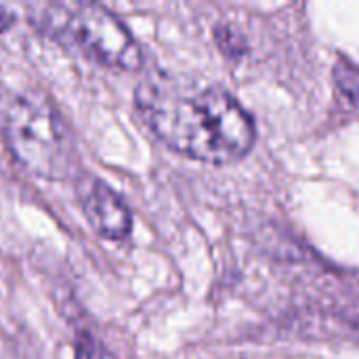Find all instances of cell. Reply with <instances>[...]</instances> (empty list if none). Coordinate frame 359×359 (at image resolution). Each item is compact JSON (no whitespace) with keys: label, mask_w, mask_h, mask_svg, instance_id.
Wrapping results in <instances>:
<instances>
[{"label":"cell","mask_w":359,"mask_h":359,"mask_svg":"<svg viewBox=\"0 0 359 359\" xmlns=\"http://www.w3.org/2000/svg\"><path fill=\"white\" fill-rule=\"evenodd\" d=\"M13 21H15V15L8 13V11H4V8L0 6V32H4L6 27H11Z\"/></svg>","instance_id":"7"},{"label":"cell","mask_w":359,"mask_h":359,"mask_svg":"<svg viewBox=\"0 0 359 359\" xmlns=\"http://www.w3.org/2000/svg\"><path fill=\"white\" fill-rule=\"evenodd\" d=\"M76 359H118L99 339L88 330H80L76 337Z\"/></svg>","instance_id":"6"},{"label":"cell","mask_w":359,"mask_h":359,"mask_svg":"<svg viewBox=\"0 0 359 359\" xmlns=\"http://www.w3.org/2000/svg\"><path fill=\"white\" fill-rule=\"evenodd\" d=\"M29 21L86 59L122 72L143 67V50L130 29L97 2H48L29 6Z\"/></svg>","instance_id":"2"},{"label":"cell","mask_w":359,"mask_h":359,"mask_svg":"<svg viewBox=\"0 0 359 359\" xmlns=\"http://www.w3.org/2000/svg\"><path fill=\"white\" fill-rule=\"evenodd\" d=\"M135 109L166 147L198 162L229 164L255 143L252 118L221 86L154 74L137 86Z\"/></svg>","instance_id":"1"},{"label":"cell","mask_w":359,"mask_h":359,"mask_svg":"<svg viewBox=\"0 0 359 359\" xmlns=\"http://www.w3.org/2000/svg\"><path fill=\"white\" fill-rule=\"evenodd\" d=\"M82 210H84L88 225L103 240L118 242V240L128 238L133 231L130 208L126 206L122 196L116 194L103 181H95L88 187V191L82 200Z\"/></svg>","instance_id":"4"},{"label":"cell","mask_w":359,"mask_h":359,"mask_svg":"<svg viewBox=\"0 0 359 359\" xmlns=\"http://www.w3.org/2000/svg\"><path fill=\"white\" fill-rule=\"evenodd\" d=\"M334 76H337V86L339 90L347 97V101L359 109V69L355 65H351L347 59H339L337 63V69H334Z\"/></svg>","instance_id":"5"},{"label":"cell","mask_w":359,"mask_h":359,"mask_svg":"<svg viewBox=\"0 0 359 359\" xmlns=\"http://www.w3.org/2000/svg\"><path fill=\"white\" fill-rule=\"evenodd\" d=\"M2 133L11 156L27 172L46 181H61L69 175L72 135L46 93L38 88L19 93L6 107Z\"/></svg>","instance_id":"3"}]
</instances>
